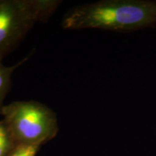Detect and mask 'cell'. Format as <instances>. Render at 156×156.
Listing matches in <instances>:
<instances>
[{
    "instance_id": "5b68a950",
    "label": "cell",
    "mask_w": 156,
    "mask_h": 156,
    "mask_svg": "<svg viewBox=\"0 0 156 156\" xmlns=\"http://www.w3.org/2000/svg\"><path fill=\"white\" fill-rule=\"evenodd\" d=\"M17 143L5 121L0 120V156H8Z\"/></svg>"
},
{
    "instance_id": "277c9868",
    "label": "cell",
    "mask_w": 156,
    "mask_h": 156,
    "mask_svg": "<svg viewBox=\"0 0 156 156\" xmlns=\"http://www.w3.org/2000/svg\"><path fill=\"white\" fill-rule=\"evenodd\" d=\"M28 59L25 58L21 60L18 63L12 66H5L2 64V61L0 60V114L4 105L7 93L10 90L12 84V75L17 67L21 66L24 62Z\"/></svg>"
},
{
    "instance_id": "7a4b0ae2",
    "label": "cell",
    "mask_w": 156,
    "mask_h": 156,
    "mask_svg": "<svg viewBox=\"0 0 156 156\" xmlns=\"http://www.w3.org/2000/svg\"><path fill=\"white\" fill-rule=\"evenodd\" d=\"M0 114L17 144L41 147L58 134L56 113L38 101H14L5 105Z\"/></svg>"
},
{
    "instance_id": "8992f818",
    "label": "cell",
    "mask_w": 156,
    "mask_h": 156,
    "mask_svg": "<svg viewBox=\"0 0 156 156\" xmlns=\"http://www.w3.org/2000/svg\"><path fill=\"white\" fill-rule=\"evenodd\" d=\"M41 147L17 144L8 156H36Z\"/></svg>"
},
{
    "instance_id": "3957f363",
    "label": "cell",
    "mask_w": 156,
    "mask_h": 156,
    "mask_svg": "<svg viewBox=\"0 0 156 156\" xmlns=\"http://www.w3.org/2000/svg\"><path fill=\"white\" fill-rule=\"evenodd\" d=\"M59 0H0V60L13 51L36 23L53 15Z\"/></svg>"
},
{
    "instance_id": "6da1fadb",
    "label": "cell",
    "mask_w": 156,
    "mask_h": 156,
    "mask_svg": "<svg viewBox=\"0 0 156 156\" xmlns=\"http://www.w3.org/2000/svg\"><path fill=\"white\" fill-rule=\"evenodd\" d=\"M64 30L100 29L129 33L156 25V1L101 0L77 5L64 15Z\"/></svg>"
}]
</instances>
